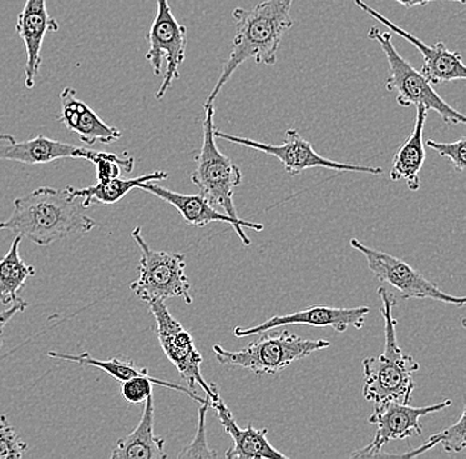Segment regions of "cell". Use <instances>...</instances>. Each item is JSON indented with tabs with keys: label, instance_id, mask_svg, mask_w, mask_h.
I'll use <instances>...</instances> for the list:
<instances>
[{
	"label": "cell",
	"instance_id": "obj_20",
	"mask_svg": "<svg viewBox=\"0 0 466 459\" xmlns=\"http://www.w3.org/2000/svg\"><path fill=\"white\" fill-rule=\"evenodd\" d=\"M428 110L419 105L416 106V121L413 125L412 133L408 139L401 144L395 153L392 161L390 178L393 182L406 180L408 188L410 191H418L421 185L420 174L425 162L424 148V126L427 121Z\"/></svg>",
	"mask_w": 466,
	"mask_h": 459
},
{
	"label": "cell",
	"instance_id": "obj_3",
	"mask_svg": "<svg viewBox=\"0 0 466 459\" xmlns=\"http://www.w3.org/2000/svg\"><path fill=\"white\" fill-rule=\"evenodd\" d=\"M380 296V313L384 319V351L377 357L363 360V396L364 399L379 404L395 403L410 404L412 399L415 382L413 374L419 371L420 364L401 351L396 336L398 321L392 316L396 306L395 295L379 287Z\"/></svg>",
	"mask_w": 466,
	"mask_h": 459
},
{
	"label": "cell",
	"instance_id": "obj_28",
	"mask_svg": "<svg viewBox=\"0 0 466 459\" xmlns=\"http://www.w3.org/2000/svg\"><path fill=\"white\" fill-rule=\"evenodd\" d=\"M466 411H462L459 421L450 428L441 430L436 434L431 435L430 440L435 441L437 444H442L445 452L460 453L464 452L466 447Z\"/></svg>",
	"mask_w": 466,
	"mask_h": 459
},
{
	"label": "cell",
	"instance_id": "obj_11",
	"mask_svg": "<svg viewBox=\"0 0 466 459\" xmlns=\"http://www.w3.org/2000/svg\"><path fill=\"white\" fill-rule=\"evenodd\" d=\"M350 244L355 251L364 255L372 274L379 281L386 282L399 290L403 299H433V301L444 302L457 307L465 306V296L447 294L400 258L369 248L357 238H351Z\"/></svg>",
	"mask_w": 466,
	"mask_h": 459
},
{
	"label": "cell",
	"instance_id": "obj_31",
	"mask_svg": "<svg viewBox=\"0 0 466 459\" xmlns=\"http://www.w3.org/2000/svg\"><path fill=\"white\" fill-rule=\"evenodd\" d=\"M399 5H403L406 8L418 7V5H427L432 2H442V0H395ZM444 2H459L461 5H465L466 0H444Z\"/></svg>",
	"mask_w": 466,
	"mask_h": 459
},
{
	"label": "cell",
	"instance_id": "obj_24",
	"mask_svg": "<svg viewBox=\"0 0 466 459\" xmlns=\"http://www.w3.org/2000/svg\"><path fill=\"white\" fill-rule=\"evenodd\" d=\"M48 356L52 357V359L64 360V362H72L76 363V364L98 368V370L104 371L105 374H109L113 379L118 380L121 383L133 379V377H151L147 368L138 367L133 360L122 359V357L100 360L90 356L87 353L71 355V354H60L56 353V351H49Z\"/></svg>",
	"mask_w": 466,
	"mask_h": 459
},
{
	"label": "cell",
	"instance_id": "obj_19",
	"mask_svg": "<svg viewBox=\"0 0 466 459\" xmlns=\"http://www.w3.org/2000/svg\"><path fill=\"white\" fill-rule=\"evenodd\" d=\"M211 408L217 411L221 425L232 438V446L227 450L226 458H288L284 453L279 452L269 444L267 438L268 429H256L252 425L241 429L221 396L211 404Z\"/></svg>",
	"mask_w": 466,
	"mask_h": 459
},
{
	"label": "cell",
	"instance_id": "obj_23",
	"mask_svg": "<svg viewBox=\"0 0 466 459\" xmlns=\"http://www.w3.org/2000/svg\"><path fill=\"white\" fill-rule=\"evenodd\" d=\"M20 236H15L10 251L0 260V304L11 306L19 301V292L35 275V267L20 257Z\"/></svg>",
	"mask_w": 466,
	"mask_h": 459
},
{
	"label": "cell",
	"instance_id": "obj_17",
	"mask_svg": "<svg viewBox=\"0 0 466 459\" xmlns=\"http://www.w3.org/2000/svg\"><path fill=\"white\" fill-rule=\"evenodd\" d=\"M60 28L57 20L51 17L46 0H27L22 13L17 15L16 32L23 40L27 54L25 63V88L32 89L42 66V48L48 32Z\"/></svg>",
	"mask_w": 466,
	"mask_h": 459
},
{
	"label": "cell",
	"instance_id": "obj_14",
	"mask_svg": "<svg viewBox=\"0 0 466 459\" xmlns=\"http://www.w3.org/2000/svg\"><path fill=\"white\" fill-rule=\"evenodd\" d=\"M370 313V307H328L313 306L309 309L287 314V315L273 316L268 321L262 322L258 326L235 327L233 335L236 338H247V336L258 335L265 331L273 330L289 324H304L311 327H331L337 333H345L350 327L363 328L364 319Z\"/></svg>",
	"mask_w": 466,
	"mask_h": 459
},
{
	"label": "cell",
	"instance_id": "obj_16",
	"mask_svg": "<svg viewBox=\"0 0 466 459\" xmlns=\"http://www.w3.org/2000/svg\"><path fill=\"white\" fill-rule=\"evenodd\" d=\"M98 151L64 144L56 139L37 135L28 141H17L11 134H0V161L25 165H46L58 159H86L93 162Z\"/></svg>",
	"mask_w": 466,
	"mask_h": 459
},
{
	"label": "cell",
	"instance_id": "obj_8",
	"mask_svg": "<svg viewBox=\"0 0 466 459\" xmlns=\"http://www.w3.org/2000/svg\"><path fill=\"white\" fill-rule=\"evenodd\" d=\"M146 304L156 319L157 335L166 357L173 363L191 391H195L197 384L202 386L207 399L214 403L220 397V389L215 383L208 384L204 380L200 370L203 356L195 347L191 334L171 315L165 301L153 299L146 302Z\"/></svg>",
	"mask_w": 466,
	"mask_h": 459
},
{
	"label": "cell",
	"instance_id": "obj_25",
	"mask_svg": "<svg viewBox=\"0 0 466 459\" xmlns=\"http://www.w3.org/2000/svg\"><path fill=\"white\" fill-rule=\"evenodd\" d=\"M92 164L96 165V174H97V179L100 182V180L119 178L122 170L125 173H131L136 159L133 156H124L122 158L116 154L98 151L97 156Z\"/></svg>",
	"mask_w": 466,
	"mask_h": 459
},
{
	"label": "cell",
	"instance_id": "obj_22",
	"mask_svg": "<svg viewBox=\"0 0 466 459\" xmlns=\"http://www.w3.org/2000/svg\"><path fill=\"white\" fill-rule=\"evenodd\" d=\"M167 178L168 174L165 171H156V173L138 176V178L100 180L92 187L81 188V190L80 188L66 187V190L72 197L80 199L81 205L86 209L95 205H116L119 200L124 199L131 190L138 188L142 183L160 182V180Z\"/></svg>",
	"mask_w": 466,
	"mask_h": 459
},
{
	"label": "cell",
	"instance_id": "obj_18",
	"mask_svg": "<svg viewBox=\"0 0 466 459\" xmlns=\"http://www.w3.org/2000/svg\"><path fill=\"white\" fill-rule=\"evenodd\" d=\"M61 110L58 121L66 125L69 132L77 134L84 144L112 145L121 139L122 132L104 121L86 104L78 100L73 88H64L60 93Z\"/></svg>",
	"mask_w": 466,
	"mask_h": 459
},
{
	"label": "cell",
	"instance_id": "obj_6",
	"mask_svg": "<svg viewBox=\"0 0 466 459\" xmlns=\"http://www.w3.org/2000/svg\"><path fill=\"white\" fill-rule=\"evenodd\" d=\"M215 104H204L203 144L195 155L191 180L212 205L223 208L228 216L238 219L233 193L243 182L240 167L218 150L215 141Z\"/></svg>",
	"mask_w": 466,
	"mask_h": 459
},
{
	"label": "cell",
	"instance_id": "obj_21",
	"mask_svg": "<svg viewBox=\"0 0 466 459\" xmlns=\"http://www.w3.org/2000/svg\"><path fill=\"white\" fill-rule=\"evenodd\" d=\"M113 459H166L165 440L154 432L153 394L145 401L144 414L137 428L121 438L113 449Z\"/></svg>",
	"mask_w": 466,
	"mask_h": 459
},
{
	"label": "cell",
	"instance_id": "obj_12",
	"mask_svg": "<svg viewBox=\"0 0 466 459\" xmlns=\"http://www.w3.org/2000/svg\"><path fill=\"white\" fill-rule=\"evenodd\" d=\"M451 405V400L428 406H408V404L395 403V401L375 405L374 412L369 417V423L378 426L374 441L363 449L352 453L351 457H378L384 444L391 441L406 440V438L420 435L422 433L420 418L436 414Z\"/></svg>",
	"mask_w": 466,
	"mask_h": 459
},
{
	"label": "cell",
	"instance_id": "obj_4",
	"mask_svg": "<svg viewBox=\"0 0 466 459\" xmlns=\"http://www.w3.org/2000/svg\"><path fill=\"white\" fill-rule=\"evenodd\" d=\"M330 345L326 339H304L290 331L273 328L262 333L258 341L249 343L243 350L228 351L223 345L215 344L214 354L220 364L246 368L258 376H275L293 363Z\"/></svg>",
	"mask_w": 466,
	"mask_h": 459
},
{
	"label": "cell",
	"instance_id": "obj_29",
	"mask_svg": "<svg viewBox=\"0 0 466 459\" xmlns=\"http://www.w3.org/2000/svg\"><path fill=\"white\" fill-rule=\"evenodd\" d=\"M425 144H427L428 147L435 150L440 156L450 159L451 165L456 170H459L460 173H464L466 167V139L464 136L457 139V141L451 142V144H447V142H435L432 139H427Z\"/></svg>",
	"mask_w": 466,
	"mask_h": 459
},
{
	"label": "cell",
	"instance_id": "obj_5",
	"mask_svg": "<svg viewBox=\"0 0 466 459\" xmlns=\"http://www.w3.org/2000/svg\"><path fill=\"white\" fill-rule=\"evenodd\" d=\"M367 37L375 40L386 55L389 63L390 77L386 88L390 93H396V103L401 107L424 106L433 110L450 126L465 124L466 118L459 110L451 107L433 88L421 72L416 71L412 65L392 45V34L381 32L377 27L370 28Z\"/></svg>",
	"mask_w": 466,
	"mask_h": 459
},
{
	"label": "cell",
	"instance_id": "obj_15",
	"mask_svg": "<svg viewBox=\"0 0 466 459\" xmlns=\"http://www.w3.org/2000/svg\"><path fill=\"white\" fill-rule=\"evenodd\" d=\"M139 190L146 193L156 195L157 197L162 199L163 202L173 205L179 212L180 216L185 219L188 225L204 228L212 223H227L233 226L238 236L240 237L243 245L249 246L250 240L248 238L244 228L253 229L256 232H261L264 225L260 223L247 222V220L233 219L227 214H221L214 205L203 196V195H185L174 193L167 188L160 187L156 182L142 183L138 185Z\"/></svg>",
	"mask_w": 466,
	"mask_h": 459
},
{
	"label": "cell",
	"instance_id": "obj_1",
	"mask_svg": "<svg viewBox=\"0 0 466 459\" xmlns=\"http://www.w3.org/2000/svg\"><path fill=\"white\" fill-rule=\"evenodd\" d=\"M95 226V220L87 216L80 199L72 197L66 188L52 187H40L17 197L11 216L0 222V231L28 238L39 246L89 234Z\"/></svg>",
	"mask_w": 466,
	"mask_h": 459
},
{
	"label": "cell",
	"instance_id": "obj_2",
	"mask_svg": "<svg viewBox=\"0 0 466 459\" xmlns=\"http://www.w3.org/2000/svg\"><path fill=\"white\" fill-rule=\"evenodd\" d=\"M293 2L294 0H265L252 10H233L236 35L233 37L232 52L224 63L217 85L204 104H215L223 86L246 61L255 60L261 65H275L282 37L294 25L290 16Z\"/></svg>",
	"mask_w": 466,
	"mask_h": 459
},
{
	"label": "cell",
	"instance_id": "obj_9",
	"mask_svg": "<svg viewBox=\"0 0 466 459\" xmlns=\"http://www.w3.org/2000/svg\"><path fill=\"white\" fill-rule=\"evenodd\" d=\"M214 135L215 138L224 139V141L231 142V144L240 145V146L260 151V153L267 154V155L275 156L291 176L299 175L304 171L316 167L329 168V170L338 171V173L371 174V175H381L383 174V168L380 167L340 164V162L326 159L325 156L319 155L311 146L310 142L306 141L304 136L296 129L287 130L285 142L279 145V146L246 138V136L232 135V134L220 132L218 129H215Z\"/></svg>",
	"mask_w": 466,
	"mask_h": 459
},
{
	"label": "cell",
	"instance_id": "obj_13",
	"mask_svg": "<svg viewBox=\"0 0 466 459\" xmlns=\"http://www.w3.org/2000/svg\"><path fill=\"white\" fill-rule=\"evenodd\" d=\"M354 3L363 13L369 14L370 16L374 17L379 23L386 25L393 34L403 37L408 43H410V45L419 49L422 56V68L420 72L430 80L431 84L439 85V84L451 83V81L465 80L466 68L460 52L451 51L444 43H437L436 45H424L415 35L410 34V32L399 27L391 20L378 13L377 10L367 5L363 0H354Z\"/></svg>",
	"mask_w": 466,
	"mask_h": 459
},
{
	"label": "cell",
	"instance_id": "obj_26",
	"mask_svg": "<svg viewBox=\"0 0 466 459\" xmlns=\"http://www.w3.org/2000/svg\"><path fill=\"white\" fill-rule=\"evenodd\" d=\"M28 450L27 443L22 440L8 423L7 415H0V459H19Z\"/></svg>",
	"mask_w": 466,
	"mask_h": 459
},
{
	"label": "cell",
	"instance_id": "obj_30",
	"mask_svg": "<svg viewBox=\"0 0 466 459\" xmlns=\"http://www.w3.org/2000/svg\"><path fill=\"white\" fill-rule=\"evenodd\" d=\"M28 306V302L25 301L23 298H20L19 301H16L15 304H11L7 310H5V312H0V348H2L3 345V335H5V326L10 324L11 319H13L17 313L25 312Z\"/></svg>",
	"mask_w": 466,
	"mask_h": 459
},
{
	"label": "cell",
	"instance_id": "obj_10",
	"mask_svg": "<svg viewBox=\"0 0 466 459\" xmlns=\"http://www.w3.org/2000/svg\"><path fill=\"white\" fill-rule=\"evenodd\" d=\"M146 40L148 51L146 60L151 64L154 75L162 74L163 61H166V72L163 75L156 98L160 101L175 80L180 77L179 68L186 59L187 49V28L175 19L168 0H157V15L151 25Z\"/></svg>",
	"mask_w": 466,
	"mask_h": 459
},
{
	"label": "cell",
	"instance_id": "obj_7",
	"mask_svg": "<svg viewBox=\"0 0 466 459\" xmlns=\"http://www.w3.org/2000/svg\"><path fill=\"white\" fill-rule=\"evenodd\" d=\"M141 249L138 280L131 282L130 290L141 301L168 298H182L187 304H192L191 284L186 275L185 254L175 252L154 251L146 243L139 226L131 232Z\"/></svg>",
	"mask_w": 466,
	"mask_h": 459
},
{
	"label": "cell",
	"instance_id": "obj_27",
	"mask_svg": "<svg viewBox=\"0 0 466 459\" xmlns=\"http://www.w3.org/2000/svg\"><path fill=\"white\" fill-rule=\"evenodd\" d=\"M209 409V404H200L199 424H198L197 434L191 444H187L179 453V458H217L218 454L214 450L209 449L206 438V414Z\"/></svg>",
	"mask_w": 466,
	"mask_h": 459
}]
</instances>
